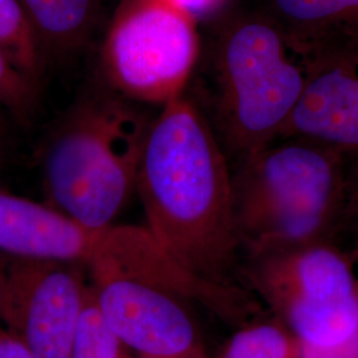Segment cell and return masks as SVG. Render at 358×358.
Segmentation results:
<instances>
[{
	"mask_svg": "<svg viewBox=\"0 0 358 358\" xmlns=\"http://www.w3.org/2000/svg\"><path fill=\"white\" fill-rule=\"evenodd\" d=\"M136 189L146 229L167 255L192 276L230 287L241 238L234 180L213 129L185 96L152 121Z\"/></svg>",
	"mask_w": 358,
	"mask_h": 358,
	"instance_id": "6da1fadb",
	"label": "cell"
},
{
	"mask_svg": "<svg viewBox=\"0 0 358 358\" xmlns=\"http://www.w3.org/2000/svg\"><path fill=\"white\" fill-rule=\"evenodd\" d=\"M152 121L100 83L85 90L43 148L50 206L90 229L113 226L136 189Z\"/></svg>",
	"mask_w": 358,
	"mask_h": 358,
	"instance_id": "7a4b0ae2",
	"label": "cell"
},
{
	"mask_svg": "<svg viewBox=\"0 0 358 358\" xmlns=\"http://www.w3.org/2000/svg\"><path fill=\"white\" fill-rule=\"evenodd\" d=\"M88 268L93 301L103 322L140 357L203 355L187 300L202 301L220 312L241 309L247 300L232 287L192 276L171 259L134 267L99 260Z\"/></svg>",
	"mask_w": 358,
	"mask_h": 358,
	"instance_id": "3957f363",
	"label": "cell"
},
{
	"mask_svg": "<svg viewBox=\"0 0 358 358\" xmlns=\"http://www.w3.org/2000/svg\"><path fill=\"white\" fill-rule=\"evenodd\" d=\"M217 115L231 149L244 159L282 133L307 83L269 17L242 16L223 28L214 52Z\"/></svg>",
	"mask_w": 358,
	"mask_h": 358,
	"instance_id": "277c9868",
	"label": "cell"
},
{
	"mask_svg": "<svg viewBox=\"0 0 358 358\" xmlns=\"http://www.w3.org/2000/svg\"><path fill=\"white\" fill-rule=\"evenodd\" d=\"M337 161L336 153L306 143L268 146L245 158L234 180L239 235L259 252L313 238L336 201Z\"/></svg>",
	"mask_w": 358,
	"mask_h": 358,
	"instance_id": "5b68a950",
	"label": "cell"
},
{
	"mask_svg": "<svg viewBox=\"0 0 358 358\" xmlns=\"http://www.w3.org/2000/svg\"><path fill=\"white\" fill-rule=\"evenodd\" d=\"M199 56L196 20L170 0H121L99 51L97 83L131 103L183 96Z\"/></svg>",
	"mask_w": 358,
	"mask_h": 358,
	"instance_id": "8992f818",
	"label": "cell"
},
{
	"mask_svg": "<svg viewBox=\"0 0 358 358\" xmlns=\"http://www.w3.org/2000/svg\"><path fill=\"white\" fill-rule=\"evenodd\" d=\"M80 264L13 259L4 267L0 321L34 358H69L90 299Z\"/></svg>",
	"mask_w": 358,
	"mask_h": 358,
	"instance_id": "52a82bcc",
	"label": "cell"
},
{
	"mask_svg": "<svg viewBox=\"0 0 358 358\" xmlns=\"http://www.w3.org/2000/svg\"><path fill=\"white\" fill-rule=\"evenodd\" d=\"M117 226L90 229L50 205L0 189V252L88 267L112 247Z\"/></svg>",
	"mask_w": 358,
	"mask_h": 358,
	"instance_id": "ba28073f",
	"label": "cell"
},
{
	"mask_svg": "<svg viewBox=\"0 0 358 358\" xmlns=\"http://www.w3.org/2000/svg\"><path fill=\"white\" fill-rule=\"evenodd\" d=\"M269 19L306 72L358 60V0H268Z\"/></svg>",
	"mask_w": 358,
	"mask_h": 358,
	"instance_id": "9c48e42d",
	"label": "cell"
},
{
	"mask_svg": "<svg viewBox=\"0 0 358 358\" xmlns=\"http://www.w3.org/2000/svg\"><path fill=\"white\" fill-rule=\"evenodd\" d=\"M280 134L358 148V60L307 72L304 92Z\"/></svg>",
	"mask_w": 358,
	"mask_h": 358,
	"instance_id": "30bf717a",
	"label": "cell"
},
{
	"mask_svg": "<svg viewBox=\"0 0 358 358\" xmlns=\"http://www.w3.org/2000/svg\"><path fill=\"white\" fill-rule=\"evenodd\" d=\"M252 276L256 287L276 308L291 301L343 299L355 291L358 282L343 256L321 247L272 254Z\"/></svg>",
	"mask_w": 358,
	"mask_h": 358,
	"instance_id": "8fae6325",
	"label": "cell"
},
{
	"mask_svg": "<svg viewBox=\"0 0 358 358\" xmlns=\"http://www.w3.org/2000/svg\"><path fill=\"white\" fill-rule=\"evenodd\" d=\"M50 63H66L88 45L100 17V0H19Z\"/></svg>",
	"mask_w": 358,
	"mask_h": 358,
	"instance_id": "7c38bea8",
	"label": "cell"
},
{
	"mask_svg": "<svg viewBox=\"0 0 358 358\" xmlns=\"http://www.w3.org/2000/svg\"><path fill=\"white\" fill-rule=\"evenodd\" d=\"M284 312L300 344L315 348L343 345L358 337V282L349 296L327 301H291Z\"/></svg>",
	"mask_w": 358,
	"mask_h": 358,
	"instance_id": "4fadbf2b",
	"label": "cell"
},
{
	"mask_svg": "<svg viewBox=\"0 0 358 358\" xmlns=\"http://www.w3.org/2000/svg\"><path fill=\"white\" fill-rule=\"evenodd\" d=\"M0 50L19 72L41 85L48 64L19 0H0Z\"/></svg>",
	"mask_w": 358,
	"mask_h": 358,
	"instance_id": "5bb4252c",
	"label": "cell"
},
{
	"mask_svg": "<svg viewBox=\"0 0 358 358\" xmlns=\"http://www.w3.org/2000/svg\"><path fill=\"white\" fill-rule=\"evenodd\" d=\"M300 344L280 327L260 324L236 333L219 358H299Z\"/></svg>",
	"mask_w": 358,
	"mask_h": 358,
	"instance_id": "9a60e30c",
	"label": "cell"
},
{
	"mask_svg": "<svg viewBox=\"0 0 358 358\" xmlns=\"http://www.w3.org/2000/svg\"><path fill=\"white\" fill-rule=\"evenodd\" d=\"M124 348L103 322L90 289L69 358H124Z\"/></svg>",
	"mask_w": 358,
	"mask_h": 358,
	"instance_id": "2e32d148",
	"label": "cell"
},
{
	"mask_svg": "<svg viewBox=\"0 0 358 358\" xmlns=\"http://www.w3.org/2000/svg\"><path fill=\"white\" fill-rule=\"evenodd\" d=\"M38 83L24 76L0 50V108L22 124H28L36 113L40 100Z\"/></svg>",
	"mask_w": 358,
	"mask_h": 358,
	"instance_id": "e0dca14e",
	"label": "cell"
},
{
	"mask_svg": "<svg viewBox=\"0 0 358 358\" xmlns=\"http://www.w3.org/2000/svg\"><path fill=\"white\" fill-rule=\"evenodd\" d=\"M299 358H358V337L350 343L331 348H315L300 344Z\"/></svg>",
	"mask_w": 358,
	"mask_h": 358,
	"instance_id": "ac0fdd59",
	"label": "cell"
},
{
	"mask_svg": "<svg viewBox=\"0 0 358 358\" xmlns=\"http://www.w3.org/2000/svg\"><path fill=\"white\" fill-rule=\"evenodd\" d=\"M182 11L190 15L192 19L198 20L207 15L214 13L223 0H170Z\"/></svg>",
	"mask_w": 358,
	"mask_h": 358,
	"instance_id": "d6986e66",
	"label": "cell"
},
{
	"mask_svg": "<svg viewBox=\"0 0 358 358\" xmlns=\"http://www.w3.org/2000/svg\"><path fill=\"white\" fill-rule=\"evenodd\" d=\"M0 358H34L24 345L4 328H0Z\"/></svg>",
	"mask_w": 358,
	"mask_h": 358,
	"instance_id": "ffe728a7",
	"label": "cell"
},
{
	"mask_svg": "<svg viewBox=\"0 0 358 358\" xmlns=\"http://www.w3.org/2000/svg\"><path fill=\"white\" fill-rule=\"evenodd\" d=\"M0 110H1V108H0ZM4 148H6V128H4V121H3L1 113H0V161L4 154Z\"/></svg>",
	"mask_w": 358,
	"mask_h": 358,
	"instance_id": "44dd1931",
	"label": "cell"
},
{
	"mask_svg": "<svg viewBox=\"0 0 358 358\" xmlns=\"http://www.w3.org/2000/svg\"><path fill=\"white\" fill-rule=\"evenodd\" d=\"M4 278H6V268L0 266V303H1V294H3V287H4Z\"/></svg>",
	"mask_w": 358,
	"mask_h": 358,
	"instance_id": "7402d4cb",
	"label": "cell"
},
{
	"mask_svg": "<svg viewBox=\"0 0 358 358\" xmlns=\"http://www.w3.org/2000/svg\"><path fill=\"white\" fill-rule=\"evenodd\" d=\"M140 358H149V357H140ZM179 358H206L203 355H201V356H190V357H179Z\"/></svg>",
	"mask_w": 358,
	"mask_h": 358,
	"instance_id": "603a6c76",
	"label": "cell"
},
{
	"mask_svg": "<svg viewBox=\"0 0 358 358\" xmlns=\"http://www.w3.org/2000/svg\"><path fill=\"white\" fill-rule=\"evenodd\" d=\"M124 358H130V357H129L128 355H125V357H124Z\"/></svg>",
	"mask_w": 358,
	"mask_h": 358,
	"instance_id": "cb8c5ba5",
	"label": "cell"
}]
</instances>
